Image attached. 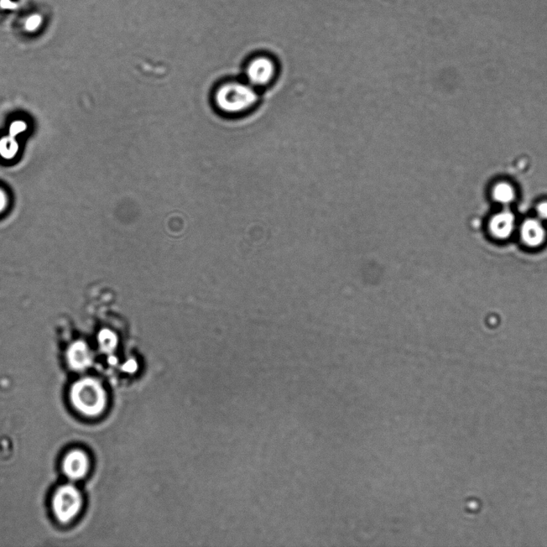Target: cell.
<instances>
[{
	"label": "cell",
	"mask_w": 547,
	"mask_h": 547,
	"mask_svg": "<svg viewBox=\"0 0 547 547\" xmlns=\"http://www.w3.org/2000/svg\"><path fill=\"white\" fill-rule=\"evenodd\" d=\"M275 73V62L266 56L254 57L246 67L247 83L254 87L268 85L273 80Z\"/></svg>",
	"instance_id": "cell-4"
},
{
	"label": "cell",
	"mask_w": 547,
	"mask_h": 547,
	"mask_svg": "<svg viewBox=\"0 0 547 547\" xmlns=\"http://www.w3.org/2000/svg\"><path fill=\"white\" fill-rule=\"evenodd\" d=\"M521 238L526 246L537 248L541 246L546 239V230L541 220L528 219L521 227Z\"/></svg>",
	"instance_id": "cell-8"
},
{
	"label": "cell",
	"mask_w": 547,
	"mask_h": 547,
	"mask_svg": "<svg viewBox=\"0 0 547 547\" xmlns=\"http://www.w3.org/2000/svg\"><path fill=\"white\" fill-rule=\"evenodd\" d=\"M514 228L515 217L509 211L498 212L489 222V230L495 238L499 239H507L512 236Z\"/></svg>",
	"instance_id": "cell-9"
},
{
	"label": "cell",
	"mask_w": 547,
	"mask_h": 547,
	"mask_svg": "<svg viewBox=\"0 0 547 547\" xmlns=\"http://www.w3.org/2000/svg\"><path fill=\"white\" fill-rule=\"evenodd\" d=\"M27 128V122L22 121V119L13 122L6 137L0 139V156L2 158L12 160L15 158L19 149V145L15 137L17 135L25 132Z\"/></svg>",
	"instance_id": "cell-7"
},
{
	"label": "cell",
	"mask_w": 547,
	"mask_h": 547,
	"mask_svg": "<svg viewBox=\"0 0 547 547\" xmlns=\"http://www.w3.org/2000/svg\"><path fill=\"white\" fill-rule=\"evenodd\" d=\"M66 357L70 368L78 372L86 371L92 363L90 348L83 341L72 343L67 351Z\"/></svg>",
	"instance_id": "cell-6"
},
{
	"label": "cell",
	"mask_w": 547,
	"mask_h": 547,
	"mask_svg": "<svg viewBox=\"0 0 547 547\" xmlns=\"http://www.w3.org/2000/svg\"><path fill=\"white\" fill-rule=\"evenodd\" d=\"M536 212L539 220L547 221V201L539 203V204L537 205Z\"/></svg>",
	"instance_id": "cell-12"
},
{
	"label": "cell",
	"mask_w": 547,
	"mask_h": 547,
	"mask_svg": "<svg viewBox=\"0 0 547 547\" xmlns=\"http://www.w3.org/2000/svg\"><path fill=\"white\" fill-rule=\"evenodd\" d=\"M83 498L79 489L72 484H65L56 489L51 506L57 520L69 523L80 513Z\"/></svg>",
	"instance_id": "cell-3"
},
{
	"label": "cell",
	"mask_w": 547,
	"mask_h": 547,
	"mask_svg": "<svg viewBox=\"0 0 547 547\" xmlns=\"http://www.w3.org/2000/svg\"><path fill=\"white\" fill-rule=\"evenodd\" d=\"M39 20H40L39 17H35V18L31 19L28 21V28L30 30H33L36 27H38V26L39 25Z\"/></svg>",
	"instance_id": "cell-13"
},
{
	"label": "cell",
	"mask_w": 547,
	"mask_h": 547,
	"mask_svg": "<svg viewBox=\"0 0 547 547\" xmlns=\"http://www.w3.org/2000/svg\"><path fill=\"white\" fill-rule=\"evenodd\" d=\"M516 196L514 187L507 182H499L492 190L493 199L503 205H509Z\"/></svg>",
	"instance_id": "cell-10"
},
{
	"label": "cell",
	"mask_w": 547,
	"mask_h": 547,
	"mask_svg": "<svg viewBox=\"0 0 547 547\" xmlns=\"http://www.w3.org/2000/svg\"><path fill=\"white\" fill-rule=\"evenodd\" d=\"M9 204V196L6 190L0 187V214L6 211Z\"/></svg>",
	"instance_id": "cell-11"
},
{
	"label": "cell",
	"mask_w": 547,
	"mask_h": 547,
	"mask_svg": "<svg viewBox=\"0 0 547 547\" xmlns=\"http://www.w3.org/2000/svg\"><path fill=\"white\" fill-rule=\"evenodd\" d=\"M70 400L74 407L83 415L96 416L106 407V393L95 378H83L72 385Z\"/></svg>",
	"instance_id": "cell-2"
},
{
	"label": "cell",
	"mask_w": 547,
	"mask_h": 547,
	"mask_svg": "<svg viewBox=\"0 0 547 547\" xmlns=\"http://www.w3.org/2000/svg\"><path fill=\"white\" fill-rule=\"evenodd\" d=\"M256 90L249 83L231 81L224 83L215 94V103L220 110L229 115L241 114L252 108L258 101Z\"/></svg>",
	"instance_id": "cell-1"
},
{
	"label": "cell",
	"mask_w": 547,
	"mask_h": 547,
	"mask_svg": "<svg viewBox=\"0 0 547 547\" xmlns=\"http://www.w3.org/2000/svg\"><path fill=\"white\" fill-rule=\"evenodd\" d=\"M90 460L86 453L81 450H74L67 453L63 460V472L71 481L81 480L90 470Z\"/></svg>",
	"instance_id": "cell-5"
}]
</instances>
